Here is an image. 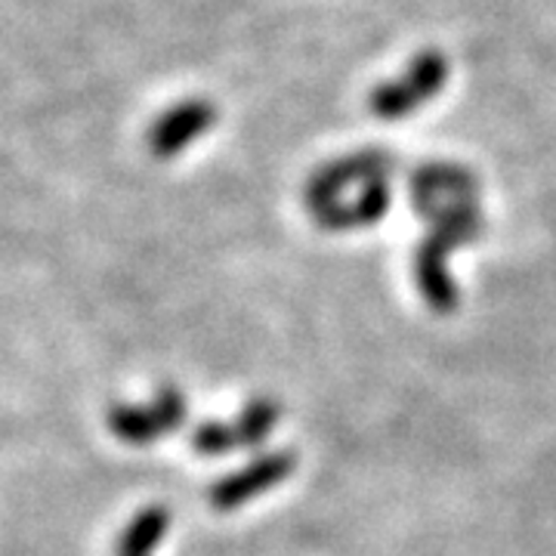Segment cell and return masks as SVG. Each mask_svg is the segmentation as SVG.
Here are the masks:
<instances>
[{"mask_svg": "<svg viewBox=\"0 0 556 556\" xmlns=\"http://www.w3.org/2000/svg\"><path fill=\"white\" fill-rule=\"evenodd\" d=\"M430 236L417 244L415 251V278L417 291L430 303V309L439 316H452L457 309L455 278L448 273V257L460 244H470L482 236V214L479 201L457 204L445 211L442 217L430 223Z\"/></svg>", "mask_w": 556, "mask_h": 556, "instance_id": "obj_1", "label": "cell"}, {"mask_svg": "<svg viewBox=\"0 0 556 556\" xmlns=\"http://www.w3.org/2000/svg\"><path fill=\"white\" fill-rule=\"evenodd\" d=\"M445 80H448V60L439 50H424L408 62L402 78L380 84L378 90L368 97V109L380 121L408 118L415 109L437 97L445 87Z\"/></svg>", "mask_w": 556, "mask_h": 556, "instance_id": "obj_2", "label": "cell"}, {"mask_svg": "<svg viewBox=\"0 0 556 556\" xmlns=\"http://www.w3.org/2000/svg\"><path fill=\"white\" fill-rule=\"evenodd\" d=\"M393 174H396V159L390 152L368 149V152L346 155V159L325 164L321 170H316L309 177V182H306V204H309V211L328 207V204L340 201V195L346 189H353V186L365 189L371 182H387Z\"/></svg>", "mask_w": 556, "mask_h": 556, "instance_id": "obj_3", "label": "cell"}, {"mask_svg": "<svg viewBox=\"0 0 556 556\" xmlns=\"http://www.w3.org/2000/svg\"><path fill=\"white\" fill-rule=\"evenodd\" d=\"M109 430L127 445H149L186 424V396L177 387H161L149 405H112Z\"/></svg>", "mask_w": 556, "mask_h": 556, "instance_id": "obj_4", "label": "cell"}, {"mask_svg": "<svg viewBox=\"0 0 556 556\" xmlns=\"http://www.w3.org/2000/svg\"><path fill=\"white\" fill-rule=\"evenodd\" d=\"M278 402L273 399H251L241 415L232 424H217V420H204L192 430V448L199 455H226L236 448H257L263 439L276 430L278 424Z\"/></svg>", "mask_w": 556, "mask_h": 556, "instance_id": "obj_5", "label": "cell"}, {"mask_svg": "<svg viewBox=\"0 0 556 556\" xmlns=\"http://www.w3.org/2000/svg\"><path fill=\"white\" fill-rule=\"evenodd\" d=\"M477 195L479 186L473 170L452 161H433L412 174V207L417 217L430 219V223L457 204L477 201Z\"/></svg>", "mask_w": 556, "mask_h": 556, "instance_id": "obj_6", "label": "cell"}, {"mask_svg": "<svg viewBox=\"0 0 556 556\" xmlns=\"http://www.w3.org/2000/svg\"><path fill=\"white\" fill-rule=\"evenodd\" d=\"M294 473V455L291 452H273V455H260L248 467H241L229 477L217 479L211 485V504L217 510H239L241 504H248L251 497L263 495L269 489H276L278 482Z\"/></svg>", "mask_w": 556, "mask_h": 556, "instance_id": "obj_7", "label": "cell"}, {"mask_svg": "<svg viewBox=\"0 0 556 556\" xmlns=\"http://www.w3.org/2000/svg\"><path fill=\"white\" fill-rule=\"evenodd\" d=\"M217 124V109L207 100H186L167 109L149 127V149L155 159H174L189 142L204 137Z\"/></svg>", "mask_w": 556, "mask_h": 556, "instance_id": "obj_8", "label": "cell"}, {"mask_svg": "<svg viewBox=\"0 0 556 556\" xmlns=\"http://www.w3.org/2000/svg\"><path fill=\"white\" fill-rule=\"evenodd\" d=\"M390 186L387 182H371L365 189H358L353 201H334L328 207L313 211V217L321 229L328 232H340V229H362V226H375L387 217L390 211Z\"/></svg>", "mask_w": 556, "mask_h": 556, "instance_id": "obj_9", "label": "cell"}, {"mask_svg": "<svg viewBox=\"0 0 556 556\" xmlns=\"http://www.w3.org/2000/svg\"><path fill=\"white\" fill-rule=\"evenodd\" d=\"M170 526V517L164 507H146L118 538V556H149L161 544V538Z\"/></svg>", "mask_w": 556, "mask_h": 556, "instance_id": "obj_10", "label": "cell"}]
</instances>
